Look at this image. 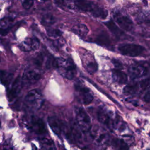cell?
<instances>
[{"label":"cell","instance_id":"8fae6325","mask_svg":"<svg viewBox=\"0 0 150 150\" xmlns=\"http://www.w3.org/2000/svg\"><path fill=\"white\" fill-rule=\"evenodd\" d=\"M23 86L21 77H17L13 81L12 87L8 93V98L9 101H12L16 97Z\"/></svg>","mask_w":150,"mask_h":150},{"label":"cell","instance_id":"ba28073f","mask_svg":"<svg viewBox=\"0 0 150 150\" xmlns=\"http://www.w3.org/2000/svg\"><path fill=\"white\" fill-rule=\"evenodd\" d=\"M40 42L38 38L35 37L26 38L19 45L20 49L23 52L33 51L39 47Z\"/></svg>","mask_w":150,"mask_h":150},{"label":"cell","instance_id":"836d02e7","mask_svg":"<svg viewBox=\"0 0 150 150\" xmlns=\"http://www.w3.org/2000/svg\"><path fill=\"white\" fill-rule=\"evenodd\" d=\"M1 121H0V127H1Z\"/></svg>","mask_w":150,"mask_h":150},{"label":"cell","instance_id":"4fadbf2b","mask_svg":"<svg viewBox=\"0 0 150 150\" xmlns=\"http://www.w3.org/2000/svg\"><path fill=\"white\" fill-rule=\"evenodd\" d=\"M74 5L77 9L81 10L83 12H90L91 13L93 11L97 6H95L93 2L90 1H75Z\"/></svg>","mask_w":150,"mask_h":150},{"label":"cell","instance_id":"603a6c76","mask_svg":"<svg viewBox=\"0 0 150 150\" xmlns=\"http://www.w3.org/2000/svg\"><path fill=\"white\" fill-rule=\"evenodd\" d=\"M98 120L107 125H109L110 123V118L109 117V116L104 112L103 111H100L98 112Z\"/></svg>","mask_w":150,"mask_h":150},{"label":"cell","instance_id":"e575fe53","mask_svg":"<svg viewBox=\"0 0 150 150\" xmlns=\"http://www.w3.org/2000/svg\"><path fill=\"white\" fill-rule=\"evenodd\" d=\"M148 150H150V149H148Z\"/></svg>","mask_w":150,"mask_h":150},{"label":"cell","instance_id":"52a82bcc","mask_svg":"<svg viewBox=\"0 0 150 150\" xmlns=\"http://www.w3.org/2000/svg\"><path fill=\"white\" fill-rule=\"evenodd\" d=\"M40 74L37 70L33 69L26 70L23 73L22 79V84L31 85L37 82L40 78Z\"/></svg>","mask_w":150,"mask_h":150},{"label":"cell","instance_id":"6da1fadb","mask_svg":"<svg viewBox=\"0 0 150 150\" xmlns=\"http://www.w3.org/2000/svg\"><path fill=\"white\" fill-rule=\"evenodd\" d=\"M53 65L56 67L59 73L64 78L71 80L76 74L74 64L70 59L57 58L53 60Z\"/></svg>","mask_w":150,"mask_h":150},{"label":"cell","instance_id":"5b68a950","mask_svg":"<svg viewBox=\"0 0 150 150\" xmlns=\"http://www.w3.org/2000/svg\"><path fill=\"white\" fill-rule=\"evenodd\" d=\"M118 50L120 53L124 55L130 57H135L142 53L144 47L136 44L127 43L120 45Z\"/></svg>","mask_w":150,"mask_h":150},{"label":"cell","instance_id":"484cf974","mask_svg":"<svg viewBox=\"0 0 150 150\" xmlns=\"http://www.w3.org/2000/svg\"><path fill=\"white\" fill-rule=\"evenodd\" d=\"M97 42H100L101 45H107L110 43L108 37L105 35H101L97 38Z\"/></svg>","mask_w":150,"mask_h":150},{"label":"cell","instance_id":"f1b7e54d","mask_svg":"<svg viewBox=\"0 0 150 150\" xmlns=\"http://www.w3.org/2000/svg\"><path fill=\"white\" fill-rule=\"evenodd\" d=\"M33 5V1H24L22 2V6L25 9H30Z\"/></svg>","mask_w":150,"mask_h":150},{"label":"cell","instance_id":"2e32d148","mask_svg":"<svg viewBox=\"0 0 150 150\" xmlns=\"http://www.w3.org/2000/svg\"><path fill=\"white\" fill-rule=\"evenodd\" d=\"M39 142L42 150H56L53 141L49 138H42L39 139Z\"/></svg>","mask_w":150,"mask_h":150},{"label":"cell","instance_id":"4316f807","mask_svg":"<svg viewBox=\"0 0 150 150\" xmlns=\"http://www.w3.org/2000/svg\"><path fill=\"white\" fill-rule=\"evenodd\" d=\"M150 84V80L149 79H145L142 81H141L138 84L139 86V88L141 90H144L148 87Z\"/></svg>","mask_w":150,"mask_h":150},{"label":"cell","instance_id":"f546056e","mask_svg":"<svg viewBox=\"0 0 150 150\" xmlns=\"http://www.w3.org/2000/svg\"><path fill=\"white\" fill-rule=\"evenodd\" d=\"M144 100L148 103H150V87L148 88V91L144 96Z\"/></svg>","mask_w":150,"mask_h":150},{"label":"cell","instance_id":"7a4b0ae2","mask_svg":"<svg viewBox=\"0 0 150 150\" xmlns=\"http://www.w3.org/2000/svg\"><path fill=\"white\" fill-rule=\"evenodd\" d=\"M43 102V97L41 92L37 89L29 91L25 96L23 106L26 110L33 111L39 110Z\"/></svg>","mask_w":150,"mask_h":150},{"label":"cell","instance_id":"d4e9b609","mask_svg":"<svg viewBox=\"0 0 150 150\" xmlns=\"http://www.w3.org/2000/svg\"><path fill=\"white\" fill-rule=\"evenodd\" d=\"M47 34L50 37H59L61 36L62 32L59 29H48L47 30Z\"/></svg>","mask_w":150,"mask_h":150},{"label":"cell","instance_id":"7c38bea8","mask_svg":"<svg viewBox=\"0 0 150 150\" xmlns=\"http://www.w3.org/2000/svg\"><path fill=\"white\" fill-rule=\"evenodd\" d=\"M48 124L53 132L60 137L62 134V128L60 121L55 117H49L47 119Z\"/></svg>","mask_w":150,"mask_h":150},{"label":"cell","instance_id":"3957f363","mask_svg":"<svg viewBox=\"0 0 150 150\" xmlns=\"http://www.w3.org/2000/svg\"><path fill=\"white\" fill-rule=\"evenodd\" d=\"M25 123L28 129L37 134H43L46 132V128L43 121L35 116L28 117L25 118Z\"/></svg>","mask_w":150,"mask_h":150},{"label":"cell","instance_id":"ffe728a7","mask_svg":"<svg viewBox=\"0 0 150 150\" xmlns=\"http://www.w3.org/2000/svg\"><path fill=\"white\" fill-rule=\"evenodd\" d=\"M55 18L52 15L49 13L44 15L41 19L42 24L46 26H49L53 25L55 22Z\"/></svg>","mask_w":150,"mask_h":150},{"label":"cell","instance_id":"30bf717a","mask_svg":"<svg viewBox=\"0 0 150 150\" xmlns=\"http://www.w3.org/2000/svg\"><path fill=\"white\" fill-rule=\"evenodd\" d=\"M115 22L123 29L130 31L133 28V22L128 16L120 13H116L114 15Z\"/></svg>","mask_w":150,"mask_h":150},{"label":"cell","instance_id":"4dcf8cb0","mask_svg":"<svg viewBox=\"0 0 150 150\" xmlns=\"http://www.w3.org/2000/svg\"><path fill=\"white\" fill-rule=\"evenodd\" d=\"M4 150H13V147L9 142H5L4 144Z\"/></svg>","mask_w":150,"mask_h":150},{"label":"cell","instance_id":"277c9868","mask_svg":"<svg viewBox=\"0 0 150 150\" xmlns=\"http://www.w3.org/2000/svg\"><path fill=\"white\" fill-rule=\"evenodd\" d=\"M128 72L132 79L142 77L150 73V64L145 62L135 63L130 66Z\"/></svg>","mask_w":150,"mask_h":150},{"label":"cell","instance_id":"8992f818","mask_svg":"<svg viewBox=\"0 0 150 150\" xmlns=\"http://www.w3.org/2000/svg\"><path fill=\"white\" fill-rule=\"evenodd\" d=\"M76 121L77 125L82 131H88L91 128V121L86 112L81 108H76Z\"/></svg>","mask_w":150,"mask_h":150},{"label":"cell","instance_id":"cb8c5ba5","mask_svg":"<svg viewBox=\"0 0 150 150\" xmlns=\"http://www.w3.org/2000/svg\"><path fill=\"white\" fill-rule=\"evenodd\" d=\"M86 69L90 74H93L97 71V66L95 62L91 61L86 64Z\"/></svg>","mask_w":150,"mask_h":150},{"label":"cell","instance_id":"83f0119b","mask_svg":"<svg viewBox=\"0 0 150 150\" xmlns=\"http://www.w3.org/2000/svg\"><path fill=\"white\" fill-rule=\"evenodd\" d=\"M13 21V19L10 18H5L0 21V24L2 27H5L9 25L11 22Z\"/></svg>","mask_w":150,"mask_h":150},{"label":"cell","instance_id":"d6a6232c","mask_svg":"<svg viewBox=\"0 0 150 150\" xmlns=\"http://www.w3.org/2000/svg\"><path fill=\"white\" fill-rule=\"evenodd\" d=\"M112 63H113L114 66L117 69V70H119L120 68L122 67V64H121V63L120 62H118V60H112Z\"/></svg>","mask_w":150,"mask_h":150},{"label":"cell","instance_id":"7402d4cb","mask_svg":"<svg viewBox=\"0 0 150 150\" xmlns=\"http://www.w3.org/2000/svg\"><path fill=\"white\" fill-rule=\"evenodd\" d=\"M141 90L139 86V84H133V85H129L127 86L124 89V92L127 94H135L137 93L139 90Z\"/></svg>","mask_w":150,"mask_h":150},{"label":"cell","instance_id":"44dd1931","mask_svg":"<svg viewBox=\"0 0 150 150\" xmlns=\"http://www.w3.org/2000/svg\"><path fill=\"white\" fill-rule=\"evenodd\" d=\"M92 15L95 17L100 18L101 19H104L107 16V11L103 8L96 6L93 11L91 12Z\"/></svg>","mask_w":150,"mask_h":150},{"label":"cell","instance_id":"9a60e30c","mask_svg":"<svg viewBox=\"0 0 150 150\" xmlns=\"http://www.w3.org/2000/svg\"><path fill=\"white\" fill-rule=\"evenodd\" d=\"M73 32L79 36L83 38H85L88 32V29L87 26L83 23L76 25L72 28Z\"/></svg>","mask_w":150,"mask_h":150},{"label":"cell","instance_id":"e0dca14e","mask_svg":"<svg viewBox=\"0 0 150 150\" xmlns=\"http://www.w3.org/2000/svg\"><path fill=\"white\" fill-rule=\"evenodd\" d=\"M105 25L108 28V29L115 35L119 36L122 34V31L120 30V29H119V28L117 26V25L115 23V22L113 21L110 20L105 22Z\"/></svg>","mask_w":150,"mask_h":150},{"label":"cell","instance_id":"5bb4252c","mask_svg":"<svg viewBox=\"0 0 150 150\" xmlns=\"http://www.w3.org/2000/svg\"><path fill=\"white\" fill-rule=\"evenodd\" d=\"M112 77L115 81L121 84H124L127 83L128 81V77L127 74L120 70H114L112 71Z\"/></svg>","mask_w":150,"mask_h":150},{"label":"cell","instance_id":"9c48e42d","mask_svg":"<svg viewBox=\"0 0 150 150\" xmlns=\"http://www.w3.org/2000/svg\"><path fill=\"white\" fill-rule=\"evenodd\" d=\"M76 90L78 93L79 98L83 104H88L91 103L93 100V96L88 88L83 86L77 84L76 85Z\"/></svg>","mask_w":150,"mask_h":150},{"label":"cell","instance_id":"d590c367","mask_svg":"<svg viewBox=\"0 0 150 150\" xmlns=\"http://www.w3.org/2000/svg\"><path fill=\"white\" fill-rule=\"evenodd\" d=\"M0 60H1V59H0Z\"/></svg>","mask_w":150,"mask_h":150},{"label":"cell","instance_id":"1f68e13d","mask_svg":"<svg viewBox=\"0 0 150 150\" xmlns=\"http://www.w3.org/2000/svg\"><path fill=\"white\" fill-rule=\"evenodd\" d=\"M10 28H1L0 29V35L2 36H5L6 35L8 34L9 32Z\"/></svg>","mask_w":150,"mask_h":150},{"label":"cell","instance_id":"ac0fdd59","mask_svg":"<svg viewBox=\"0 0 150 150\" xmlns=\"http://www.w3.org/2000/svg\"><path fill=\"white\" fill-rule=\"evenodd\" d=\"M13 75L8 71L1 70L0 71V81L5 86H8L10 84Z\"/></svg>","mask_w":150,"mask_h":150},{"label":"cell","instance_id":"d6986e66","mask_svg":"<svg viewBox=\"0 0 150 150\" xmlns=\"http://www.w3.org/2000/svg\"><path fill=\"white\" fill-rule=\"evenodd\" d=\"M113 146L115 150H129V147L123 139H115L112 141Z\"/></svg>","mask_w":150,"mask_h":150}]
</instances>
